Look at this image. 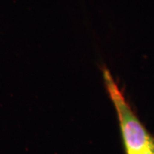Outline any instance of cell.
Masks as SVG:
<instances>
[{"mask_svg":"<svg viewBox=\"0 0 154 154\" xmlns=\"http://www.w3.org/2000/svg\"><path fill=\"white\" fill-rule=\"evenodd\" d=\"M103 80L117 116L125 154H154V135L133 110L107 68L103 69Z\"/></svg>","mask_w":154,"mask_h":154,"instance_id":"obj_1","label":"cell"}]
</instances>
